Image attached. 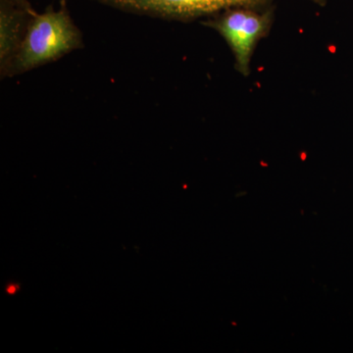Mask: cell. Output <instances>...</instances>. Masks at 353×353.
<instances>
[{"instance_id": "1", "label": "cell", "mask_w": 353, "mask_h": 353, "mask_svg": "<svg viewBox=\"0 0 353 353\" xmlns=\"http://www.w3.org/2000/svg\"><path fill=\"white\" fill-rule=\"evenodd\" d=\"M83 48L82 32L70 16L66 4L55 10L48 7L32 15L19 50L4 77H13L57 61Z\"/></svg>"}, {"instance_id": "2", "label": "cell", "mask_w": 353, "mask_h": 353, "mask_svg": "<svg viewBox=\"0 0 353 353\" xmlns=\"http://www.w3.org/2000/svg\"><path fill=\"white\" fill-rule=\"evenodd\" d=\"M273 20L272 6L264 9L233 7L204 21L203 25L219 32L233 52L236 69L241 75L248 76L255 48L270 32Z\"/></svg>"}, {"instance_id": "3", "label": "cell", "mask_w": 353, "mask_h": 353, "mask_svg": "<svg viewBox=\"0 0 353 353\" xmlns=\"http://www.w3.org/2000/svg\"><path fill=\"white\" fill-rule=\"evenodd\" d=\"M125 12L150 16L160 19L182 21L212 17L233 7L264 9L273 0H94Z\"/></svg>"}, {"instance_id": "4", "label": "cell", "mask_w": 353, "mask_h": 353, "mask_svg": "<svg viewBox=\"0 0 353 353\" xmlns=\"http://www.w3.org/2000/svg\"><path fill=\"white\" fill-rule=\"evenodd\" d=\"M34 14L21 9L9 0H0V73L2 78L19 50L30 19Z\"/></svg>"}, {"instance_id": "5", "label": "cell", "mask_w": 353, "mask_h": 353, "mask_svg": "<svg viewBox=\"0 0 353 353\" xmlns=\"http://www.w3.org/2000/svg\"><path fill=\"white\" fill-rule=\"evenodd\" d=\"M9 1L12 2L16 6L20 7L21 9H24V10L28 11L29 13H36L31 3H30L29 0H9Z\"/></svg>"}, {"instance_id": "6", "label": "cell", "mask_w": 353, "mask_h": 353, "mask_svg": "<svg viewBox=\"0 0 353 353\" xmlns=\"http://www.w3.org/2000/svg\"><path fill=\"white\" fill-rule=\"evenodd\" d=\"M314 3L318 4L320 6H325L327 4V0H311Z\"/></svg>"}, {"instance_id": "7", "label": "cell", "mask_w": 353, "mask_h": 353, "mask_svg": "<svg viewBox=\"0 0 353 353\" xmlns=\"http://www.w3.org/2000/svg\"><path fill=\"white\" fill-rule=\"evenodd\" d=\"M8 292L10 294H13L14 292H15V287H10V288H9Z\"/></svg>"}, {"instance_id": "8", "label": "cell", "mask_w": 353, "mask_h": 353, "mask_svg": "<svg viewBox=\"0 0 353 353\" xmlns=\"http://www.w3.org/2000/svg\"><path fill=\"white\" fill-rule=\"evenodd\" d=\"M67 0H61L62 4H66Z\"/></svg>"}]
</instances>
